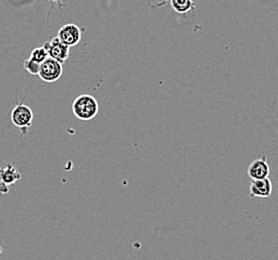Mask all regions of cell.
<instances>
[{
	"label": "cell",
	"mask_w": 278,
	"mask_h": 260,
	"mask_svg": "<svg viewBox=\"0 0 278 260\" xmlns=\"http://www.w3.org/2000/svg\"><path fill=\"white\" fill-rule=\"evenodd\" d=\"M72 111L75 117L79 120L89 121L98 114L99 104L95 97L89 94H82L73 101Z\"/></svg>",
	"instance_id": "cell-1"
},
{
	"label": "cell",
	"mask_w": 278,
	"mask_h": 260,
	"mask_svg": "<svg viewBox=\"0 0 278 260\" xmlns=\"http://www.w3.org/2000/svg\"><path fill=\"white\" fill-rule=\"evenodd\" d=\"M33 112L30 107L20 103L11 111V122L20 129H28L32 125Z\"/></svg>",
	"instance_id": "cell-2"
},
{
	"label": "cell",
	"mask_w": 278,
	"mask_h": 260,
	"mask_svg": "<svg viewBox=\"0 0 278 260\" xmlns=\"http://www.w3.org/2000/svg\"><path fill=\"white\" fill-rule=\"evenodd\" d=\"M62 72V64L51 57H47L40 64L38 75L45 82H55L61 77Z\"/></svg>",
	"instance_id": "cell-3"
},
{
	"label": "cell",
	"mask_w": 278,
	"mask_h": 260,
	"mask_svg": "<svg viewBox=\"0 0 278 260\" xmlns=\"http://www.w3.org/2000/svg\"><path fill=\"white\" fill-rule=\"evenodd\" d=\"M43 47L48 53V57L63 64L69 56V46L64 44L57 36L52 38L43 44Z\"/></svg>",
	"instance_id": "cell-4"
},
{
	"label": "cell",
	"mask_w": 278,
	"mask_h": 260,
	"mask_svg": "<svg viewBox=\"0 0 278 260\" xmlns=\"http://www.w3.org/2000/svg\"><path fill=\"white\" fill-rule=\"evenodd\" d=\"M81 29L74 24V23H68L63 25L60 29L58 30L57 37L67 46H75L77 45L81 40Z\"/></svg>",
	"instance_id": "cell-5"
},
{
	"label": "cell",
	"mask_w": 278,
	"mask_h": 260,
	"mask_svg": "<svg viewBox=\"0 0 278 260\" xmlns=\"http://www.w3.org/2000/svg\"><path fill=\"white\" fill-rule=\"evenodd\" d=\"M269 172H270V168L265 156L252 161L250 163L247 170L248 176L252 180L267 178L269 175Z\"/></svg>",
	"instance_id": "cell-6"
},
{
	"label": "cell",
	"mask_w": 278,
	"mask_h": 260,
	"mask_svg": "<svg viewBox=\"0 0 278 260\" xmlns=\"http://www.w3.org/2000/svg\"><path fill=\"white\" fill-rule=\"evenodd\" d=\"M249 191L250 195L252 197L267 198L272 193V182L268 177L258 180H252L249 187Z\"/></svg>",
	"instance_id": "cell-7"
},
{
	"label": "cell",
	"mask_w": 278,
	"mask_h": 260,
	"mask_svg": "<svg viewBox=\"0 0 278 260\" xmlns=\"http://www.w3.org/2000/svg\"><path fill=\"white\" fill-rule=\"evenodd\" d=\"M1 176L5 184H7L8 186L13 185L15 182L21 179V174L11 164H7L6 166L2 167Z\"/></svg>",
	"instance_id": "cell-8"
},
{
	"label": "cell",
	"mask_w": 278,
	"mask_h": 260,
	"mask_svg": "<svg viewBox=\"0 0 278 260\" xmlns=\"http://www.w3.org/2000/svg\"><path fill=\"white\" fill-rule=\"evenodd\" d=\"M170 2L174 11L180 14H184L195 7L192 0H170Z\"/></svg>",
	"instance_id": "cell-9"
},
{
	"label": "cell",
	"mask_w": 278,
	"mask_h": 260,
	"mask_svg": "<svg viewBox=\"0 0 278 260\" xmlns=\"http://www.w3.org/2000/svg\"><path fill=\"white\" fill-rule=\"evenodd\" d=\"M48 57V53L47 51L45 50V48L43 46L41 47H37V48H34L31 53H30V56H29V58L32 59L33 61L41 64L46 58Z\"/></svg>",
	"instance_id": "cell-10"
},
{
	"label": "cell",
	"mask_w": 278,
	"mask_h": 260,
	"mask_svg": "<svg viewBox=\"0 0 278 260\" xmlns=\"http://www.w3.org/2000/svg\"><path fill=\"white\" fill-rule=\"evenodd\" d=\"M23 67L24 69L27 71V72H29L30 74L32 75H38L39 73V69H40V64L33 61L32 59L30 58H27L24 63H23Z\"/></svg>",
	"instance_id": "cell-11"
},
{
	"label": "cell",
	"mask_w": 278,
	"mask_h": 260,
	"mask_svg": "<svg viewBox=\"0 0 278 260\" xmlns=\"http://www.w3.org/2000/svg\"><path fill=\"white\" fill-rule=\"evenodd\" d=\"M1 173H2V167L0 168V194H6V193L9 192V187L3 181L2 176H1Z\"/></svg>",
	"instance_id": "cell-12"
},
{
	"label": "cell",
	"mask_w": 278,
	"mask_h": 260,
	"mask_svg": "<svg viewBox=\"0 0 278 260\" xmlns=\"http://www.w3.org/2000/svg\"><path fill=\"white\" fill-rule=\"evenodd\" d=\"M48 1H50V2H52V4L55 2V3H57L58 4V6H59V8H61V7H65L66 5L65 4H63L62 2H61V0H48Z\"/></svg>",
	"instance_id": "cell-13"
},
{
	"label": "cell",
	"mask_w": 278,
	"mask_h": 260,
	"mask_svg": "<svg viewBox=\"0 0 278 260\" xmlns=\"http://www.w3.org/2000/svg\"><path fill=\"white\" fill-rule=\"evenodd\" d=\"M166 1H167V0H160V2H159V4H158V6H161V5H163Z\"/></svg>",
	"instance_id": "cell-14"
}]
</instances>
